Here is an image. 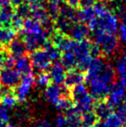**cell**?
Listing matches in <instances>:
<instances>
[{"instance_id":"obj_12","label":"cell","mask_w":126,"mask_h":127,"mask_svg":"<svg viewBox=\"0 0 126 127\" xmlns=\"http://www.w3.org/2000/svg\"><path fill=\"white\" fill-rule=\"evenodd\" d=\"M49 77L51 82L55 85H61L65 81L66 77V69L64 68L61 62L56 61L49 68Z\"/></svg>"},{"instance_id":"obj_11","label":"cell","mask_w":126,"mask_h":127,"mask_svg":"<svg viewBox=\"0 0 126 127\" xmlns=\"http://www.w3.org/2000/svg\"><path fill=\"white\" fill-rule=\"evenodd\" d=\"M66 89L68 88H65V87L61 88L59 85L51 84L48 86H46V90H45V97L49 103L56 106L57 103L60 101V99L63 95H67Z\"/></svg>"},{"instance_id":"obj_35","label":"cell","mask_w":126,"mask_h":127,"mask_svg":"<svg viewBox=\"0 0 126 127\" xmlns=\"http://www.w3.org/2000/svg\"><path fill=\"white\" fill-rule=\"evenodd\" d=\"M105 123L109 127H122L124 122L123 119L117 114V113H112L105 120Z\"/></svg>"},{"instance_id":"obj_28","label":"cell","mask_w":126,"mask_h":127,"mask_svg":"<svg viewBox=\"0 0 126 127\" xmlns=\"http://www.w3.org/2000/svg\"><path fill=\"white\" fill-rule=\"evenodd\" d=\"M17 102H18V99L16 97V95L11 91L7 93L6 95L0 96V103H1V105L7 108V109L14 108L16 106Z\"/></svg>"},{"instance_id":"obj_46","label":"cell","mask_w":126,"mask_h":127,"mask_svg":"<svg viewBox=\"0 0 126 127\" xmlns=\"http://www.w3.org/2000/svg\"><path fill=\"white\" fill-rule=\"evenodd\" d=\"M120 59H121L122 60H123L124 62H126V50L123 52V54H122V56L120 57Z\"/></svg>"},{"instance_id":"obj_26","label":"cell","mask_w":126,"mask_h":127,"mask_svg":"<svg viewBox=\"0 0 126 127\" xmlns=\"http://www.w3.org/2000/svg\"><path fill=\"white\" fill-rule=\"evenodd\" d=\"M15 38V31L10 26L0 27V42L2 44H8Z\"/></svg>"},{"instance_id":"obj_30","label":"cell","mask_w":126,"mask_h":127,"mask_svg":"<svg viewBox=\"0 0 126 127\" xmlns=\"http://www.w3.org/2000/svg\"><path fill=\"white\" fill-rule=\"evenodd\" d=\"M60 15L69 19L70 21H73L74 23L78 22L77 21V10L75 8L69 7L67 5H63L60 7Z\"/></svg>"},{"instance_id":"obj_5","label":"cell","mask_w":126,"mask_h":127,"mask_svg":"<svg viewBox=\"0 0 126 127\" xmlns=\"http://www.w3.org/2000/svg\"><path fill=\"white\" fill-rule=\"evenodd\" d=\"M107 101L113 108H118L126 102V88L121 80H114L109 85Z\"/></svg>"},{"instance_id":"obj_8","label":"cell","mask_w":126,"mask_h":127,"mask_svg":"<svg viewBox=\"0 0 126 127\" xmlns=\"http://www.w3.org/2000/svg\"><path fill=\"white\" fill-rule=\"evenodd\" d=\"M35 83V78L32 73L22 75L20 84L17 85V88L15 91V95L17 97L18 101L24 102L27 99L29 94L32 90V87Z\"/></svg>"},{"instance_id":"obj_37","label":"cell","mask_w":126,"mask_h":127,"mask_svg":"<svg viewBox=\"0 0 126 127\" xmlns=\"http://www.w3.org/2000/svg\"><path fill=\"white\" fill-rule=\"evenodd\" d=\"M23 21H24L23 19L20 18V17L15 15L12 19V21H11L10 27L14 30L15 32L16 31H21V30H22V27H23Z\"/></svg>"},{"instance_id":"obj_19","label":"cell","mask_w":126,"mask_h":127,"mask_svg":"<svg viewBox=\"0 0 126 127\" xmlns=\"http://www.w3.org/2000/svg\"><path fill=\"white\" fill-rule=\"evenodd\" d=\"M92 46H93V42L86 39V40L81 41V42H77V45L75 46L73 52L77 56L78 60L88 58V57H92Z\"/></svg>"},{"instance_id":"obj_32","label":"cell","mask_w":126,"mask_h":127,"mask_svg":"<svg viewBox=\"0 0 126 127\" xmlns=\"http://www.w3.org/2000/svg\"><path fill=\"white\" fill-rule=\"evenodd\" d=\"M15 15L20 17V18L23 19V20L29 18V16L31 15V7H30V5L27 2H24L23 4L16 7V8H15Z\"/></svg>"},{"instance_id":"obj_36","label":"cell","mask_w":126,"mask_h":127,"mask_svg":"<svg viewBox=\"0 0 126 127\" xmlns=\"http://www.w3.org/2000/svg\"><path fill=\"white\" fill-rule=\"evenodd\" d=\"M50 81L51 80H50V77H49V74L45 72V71L40 72L37 75V77L35 78V83L40 87H46V86H48Z\"/></svg>"},{"instance_id":"obj_3","label":"cell","mask_w":126,"mask_h":127,"mask_svg":"<svg viewBox=\"0 0 126 127\" xmlns=\"http://www.w3.org/2000/svg\"><path fill=\"white\" fill-rule=\"evenodd\" d=\"M70 96L73 101L75 109L81 114L92 110L94 107L93 105L94 99L90 95L87 87L84 84H81V85H78L70 88Z\"/></svg>"},{"instance_id":"obj_24","label":"cell","mask_w":126,"mask_h":127,"mask_svg":"<svg viewBox=\"0 0 126 127\" xmlns=\"http://www.w3.org/2000/svg\"><path fill=\"white\" fill-rule=\"evenodd\" d=\"M95 18V14L93 7H82L77 10V21L81 23H89Z\"/></svg>"},{"instance_id":"obj_9","label":"cell","mask_w":126,"mask_h":127,"mask_svg":"<svg viewBox=\"0 0 126 127\" xmlns=\"http://www.w3.org/2000/svg\"><path fill=\"white\" fill-rule=\"evenodd\" d=\"M31 61L32 67L34 68L36 71H39L41 72L49 70V68L51 67V63H52L50 58L44 48L37 49L32 52Z\"/></svg>"},{"instance_id":"obj_16","label":"cell","mask_w":126,"mask_h":127,"mask_svg":"<svg viewBox=\"0 0 126 127\" xmlns=\"http://www.w3.org/2000/svg\"><path fill=\"white\" fill-rule=\"evenodd\" d=\"M94 112L96 115L98 120L104 121L106 120L109 115L113 113V107L106 100H99L96 101L93 107Z\"/></svg>"},{"instance_id":"obj_47","label":"cell","mask_w":126,"mask_h":127,"mask_svg":"<svg viewBox=\"0 0 126 127\" xmlns=\"http://www.w3.org/2000/svg\"><path fill=\"white\" fill-rule=\"evenodd\" d=\"M49 1H53V2H57V3L61 4V2H62L63 0H49Z\"/></svg>"},{"instance_id":"obj_34","label":"cell","mask_w":126,"mask_h":127,"mask_svg":"<svg viewBox=\"0 0 126 127\" xmlns=\"http://www.w3.org/2000/svg\"><path fill=\"white\" fill-rule=\"evenodd\" d=\"M60 4L57 3V2H53V1H49L46 7V11L47 14L51 19H56L60 12Z\"/></svg>"},{"instance_id":"obj_22","label":"cell","mask_w":126,"mask_h":127,"mask_svg":"<svg viewBox=\"0 0 126 127\" xmlns=\"http://www.w3.org/2000/svg\"><path fill=\"white\" fill-rule=\"evenodd\" d=\"M74 24L73 21H70L69 19L63 17L61 15H59L54 21V25H55V30L58 32L63 33V34H69L70 29Z\"/></svg>"},{"instance_id":"obj_17","label":"cell","mask_w":126,"mask_h":127,"mask_svg":"<svg viewBox=\"0 0 126 127\" xmlns=\"http://www.w3.org/2000/svg\"><path fill=\"white\" fill-rule=\"evenodd\" d=\"M85 81V73L78 70H71L66 73L65 77V86L67 88H72L78 85L83 84Z\"/></svg>"},{"instance_id":"obj_41","label":"cell","mask_w":126,"mask_h":127,"mask_svg":"<svg viewBox=\"0 0 126 127\" xmlns=\"http://www.w3.org/2000/svg\"><path fill=\"white\" fill-rule=\"evenodd\" d=\"M97 2V0H80V6L82 7H92Z\"/></svg>"},{"instance_id":"obj_18","label":"cell","mask_w":126,"mask_h":127,"mask_svg":"<svg viewBox=\"0 0 126 127\" xmlns=\"http://www.w3.org/2000/svg\"><path fill=\"white\" fill-rule=\"evenodd\" d=\"M8 52L10 53L11 56L14 58H19V57L24 56L26 53V46H25L24 41L21 38H14L12 39L10 42L8 43Z\"/></svg>"},{"instance_id":"obj_39","label":"cell","mask_w":126,"mask_h":127,"mask_svg":"<svg viewBox=\"0 0 126 127\" xmlns=\"http://www.w3.org/2000/svg\"><path fill=\"white\" fill-rule=\"evenodd\" d=\"M30 127H53L51 123L46 119H38L32 123Z\"/></svg>"},{"instance_id":"obj_2","label":"cell","mask_w":126,"mask_h":127,"mask_svg":"<svg viewBox=\"0 0 126 127\" xmlns=\"http://www.w3.org/2000/svg\"><path fill=\"white\" fill-rule=\"evenodd\" d=\"M93 43L99 47L101 56L112 57L119 51L120 42L115 34L103 32H95L93 34Z\"/></svg>"},{"instance_id":"obj_15","label":"cell","mask_w":126,"mask_h":127,"mask_svg":"<svg viewBox=\"0 0 126 127\" xmlns=\"http://www.w3.org/2000/svg\"><path fill=\"white\" fill-rule=\"evenodd\" d=\"M105 64V60H103V58L101 56L93 58L87 71L85 72V80L89 81V80H91L92 78L96 77L97 75H99V73L101 72L102 69H103Z\"/></svg>"},{"instance_id":"obj_13","label":"cell","mask_w":126,"mask_h":127,"mask_svg":"<svg viewBox=\"0 0 126 127\" xmlns=\"http://www.w3.org/2000/svg\"><path fill=\"white\" fill-rule=\"evenodd\" d=\"M15 16V9L9 0H6L0 6V24L2 26H10L11 21Z\"/></svg>"},{"instance_id":"obj_29","label":"cell","mask_w":126,"mask_h":127,"mask_svg":"<svg viewBox=\"0 0 126 127\" xmlns=\"http://www.w3.org/2000/svg\"><path fill=\"white\" fill-rule=\"evenodd\" d=\"M81 119H82V124L85 127H93L98 121L96 115L92 110L83 113Z\"/></svg>"},{"instance_id":"obj_14","label":"cell","mask_w":126,"mask_h":127,"mask_svg":"<svg viewBox=\"0 0 126 127\" xmlns=\"http://www.w3.org/2000/svg\"><path fill=\"white\" fill-rule=\"evenodd\" d=\"M89 32L90 30L87 25H85L84 23H81V22H76L72 25L69 32V36L71 39L75 40L76 42H81V41L86 40V38L89 35Z\"/></svg>"},{"instance_id":"obj_7","label":"cell","mask_w":126,"mask_h":127,"mask_svg":"<svg viewBox=\"0 0 126 127\" xmlns=\"http://www.w3.org/2000/svg\"><path fill=\"white\" fill-rule=\"evenodd\" d=\"M21 73L14 68L3 67L0 70V85L14 88L21 82Z\"/></svg>"},{"instance_id":"obj_25","label":"cell","mask_w":126,"mask_h":127,"mask_svg":"<svg viewBox=\"0 0 126 127\" xmlns=\"http://www.w3.org/2000/svg\"><path fill=\"white\" fill-rule=\"evenodd\" d=\"M14 114L16 120L21 124L27 123L31 118V110L26 106H21L17 108Z\"/></svg>"},{"instance_id":"obj_52","label":"cell","mask_w":126,"mask_h":127,"mask_svg":"<svg viewBox=\"0 0 126 127\" xmlns=\"http://www.w3.org/2000/svg\"><path fill=\"white\" fill-rule=\"evenodd\" d=\"M84 127H85V126H84Z\"/></svg>"},{"instance_id":"obj_40","label":"cell","mask_w":126,"mask_h":127,"mask_svg":"<svg viewBox=\"0 0 126 127\" xmlns=\"http://www.w3.org/2000/svg\"><path fill=\"white\" fill-rule=\"evenodd\" d=\"M120 40L126 45V24H122L119 28Z\"/></svg>"},{"instance_id":"obj_10","label":"cell","mask_w":126,"mask_h":127,"mask_svg":"<svg viewBox=\"0 0 126 127\" xmlns=\"http://www.w3.org/2000/svg\"><path fill=\"white\" fill-rule=\"evenodd\" d=\"M24 43L26 49L29 52H33L35 50L40 49L41 46H44L48 42V33L44 31L36 34H26L24 35Z\"/></svg>"},{"instance_id":"obj_33","label":"cell","mask_w":126,"mask_h":127,"mask_svg":"<svg viewBox=\"0 0 126 127\" xmlns=\"http://www.w3.org/2000/svg\"><path fill=\"white\" fill-rule=\"evenodd\" d=\"M114 10L117 14V18L123 24H126V5L123 3H116L114 5Z\"/></svg>"},{"instance_id":"obj_50","label":"cell","mask_w":126,"mask_h":127,"mask_svg":"<svg viewBox=\"0 0 126 127\" xmlns=\"http://www.w3.org/2000/svg\"><path fill=\"white\" fill-rule=\"evenodd\" d=\"M10 127H15V126H14V125H12V124H11V125H10Z\"/></svg>"},{"instance_id":"obj_45","label":"cell","mask_w":126,"mask_h":127,"mask_svg":"<svg viewBox=\"0 0 126 127\" xmlns=\"http://www.w3.org/2000/svg\"><path fill=\"white\" fill-rule=\"evenodd\" d=\"M93 127H109L105 122H97Z\"/></svg>"},{"instance_id":"obj_43","label":"cell","mask_w":126,"mask_h":127,"mask_svg":"<svg viewBox=\"0 0 126 127\" xmlns=\"http://www.w3.org/2000/svg\"><path fill=\"white\" fill-rule=\"evenodd\" d=\"M26 1V0H9V2L10 4L13 6V7H18V6H20L21 4H23Z\"/></svg>"},{"instance_id":"obj_31","label":"cell","mask_w":126,"mask_h":127,"mask_svg":"<svg viewBox=\"0 0 126 127\" xmlns=\"http://www.w3.org/2000/svg\"><path fill=\"white\" fill-rule=\"evenodd\" d=\"M43 47H44V49L46 51V53H47V55L49 56L51 61H56V60H59L60 58V56H61V55H60V51L53 45L52 42H49L48 41Z\"/></svg>"},{"instance_id":"obj_21","label":"cell","mask_w":126,"mask_h":127,"mask_svg":"<svg viewBox=\"0 0 126 127\" xmlns=\"http://www.w3.org/2000/svg\"><path fill=\"white\" fill-rule=\"evenodd\" d=\"M15 69L17 70L21 75H26V74L32 73V65L31 59H29L27 56H21L19 58H16L14 65Z\"/></svg>"},{"instance_id":"obj_44","label":"cell","mask_w":126,"mask_h":127,"mask_svg":"<svg viewBox=\"0 0 126 127\" xmlns=\"http://www.w3.org/2000/svg\"><path fill=\"white\" fill-rule=\"evenodd\" d=\"M5 58H6V55H4L3 53H1V52H0V70L3 68L4 60H5Z\"/></svg>"},{"instance_id":"obj_1","label":"cell","mask_w":126,"mask_h":127,"mask_svg":"<svg viewBox=\"0 0 126 127\" xmlns=\"http://www.w3.org/2000/svg\"><path fill=\"white\" fill-rule=\"evenodd\" d=\"M95 18L87 24L92 32H103L115 34L119 29V20L109 8L104 1H99L94 5Z\"/></svg>"},{"instance_id":"obj_48","label":"cell","mask_w":126,"mask_h":127,"mask_svg":"<svg viewBox=\"0 0 126 127\" xmlns=\"http://www.w3.org/2000/svg\"><path fill=\"white\" fill-rule=\"evenodd\" d=\"M5 1H6V0H0V6H1V5H2L4 2H5Z\"/></svg>"},{"instance_id":"obj_38","label":"cell","mask_w":126,"mask_h":127,"mask_svg":"<svg viewBox=\"0 0 126 127\" xmlns=\"http://www.w3.org/2000/svg\"><path fill=\"white\" fill-rule=\"evenodd\" d=\"M10 119V113L7 108L0 105V123L8 124Z\"/></svg>"},{"instance_id":"obj_27","label":"cell","mask_w":126,"mask_h":127,"mask_svg":"<svg viewBox=\"0 0 126 127\" xmlns=\"http://www.w3.org/2000/svg\"><path fill=\"white\" fill-rule=\"evenodd\" d=\"M73 107L74 103L72 101V99L70 98V95H63L56 105L57 109L60 111H63V112H68Z\"/></svg>"},{"instance_id":"obj_6","label":"cell","mask_w":126,"mask_h":127,"mask_svg":"<svg viewBox=\"0 0 126 127\" xmlns=\"http://www.w3.org/2000/svg\"><path fill=\"white\" fill-rule=\"evenodd\" d=\"M81 114L73 107L66 114H60L57 116L55 127H82Z\"/></svg>"},{"instance_id":"obj_49","label":"cell","mask_w":126,"mask_h":127,"mask_svg":"<svg viewBox=\"0 0 126 127\" xmlns=\"http://www.w3.org/2000/svg\"><path fill=\"white\" fill-rule=\"evenodd\" d=\"M1 50H2V43L0 42V52H1Z\"/></svg>"},{"instance_id":"obj_42","label":"cell","mask_w":126,"mask_h":127,"mask_svg":"<svg viewBox=\"0 0 126 127\" xmlns=\"http://www.w3.org/2000/svg\"><path fill=\"white\" fill-rule=\"evenodd\" d=\"M66 5L72 8H77L80 7V0H65Z\"/></svg>"},{"instance_id":"obj_23","label":"cell","mask_w":126,"mask_h":127,"mask_svg":"<svg viewBox=\"0 0 126 127\" xmlns=\"http://www.w3.org/2000/svg\"><path fill=\"white\" fill-rule=\"evenodd\" d=\"M60 60H61V64L66 70L71 71L77 67L78 58L73 51L63 52L62 55L60 56Z\"/></svg>"},{"instance_id":"obj_4","label":"cell","mask_w":126,"mask_h":127,"mask_svg":"<svg viewBox=\"0 0 126 127\" xmlns=\"http://www.w3.org/2000/svg\"><path fill=\"white\" fill-rule=\"evenodd\" d=\"M88 82V91L94 100L99 101L104 100L108 95L109 88V83L102 75H97L96 77L92 78Z\"/></svg>"},{"instance_id":"obj_51","label":"cell","mask_w":126,"mask_h":127,"mask_svg":"<svg viewBox=\"0 0 126 127\" xmlns=\"http://www.w3.org/2000/svg\"><path fill=\"white\" fill-rule=\"evenodd\" d=\"M125 124H126V121H125Z\"/></svg>"},{"instance_id":"obj_20","label":"cell","mask_w":126,"mask_h":127,"mask_svg":"<svg viewBox=\"0 0 126 127\" xmlns=\"http://www.w3.org/2000/svg\"><path fill=\"white\" fill-rule=\"evenodd\" d=\"M22 33L26 34H36L43 31L42 24L32 18L25 19L23 21V27H22Z\"/></svg>"}]
</instances>
